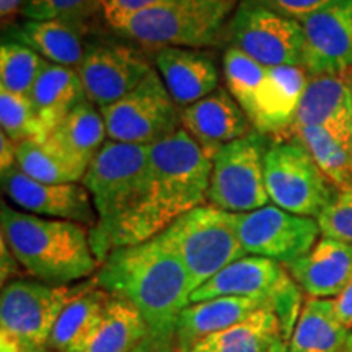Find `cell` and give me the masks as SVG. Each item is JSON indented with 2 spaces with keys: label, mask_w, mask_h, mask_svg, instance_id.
I'll return each mask as SVG.
<instances>
[{
  "label": "cell",
  "mask_w": 352,
  "mask_h": 352,
  "mask_svg": "<svg viewBox=\"0 0 352 352\" xmlns=\"http://www.w3.org/2000/svg\"><path fill=\"white\" fill-rule=\"evenodd\" d=\"M212 158L186 131L151 145L140 196L114 232L109 253L160 235L176 219L208 201Z\"/></svg>",
  "instance_id": "6da1fadb"
},
{
  "label": "cell",
  "mask_w": 352,
  "mask_h": 352,
  "mask_svg": "<svg viewBox=\"0 0 352 352\" xmlns=\"http://www.w3.org/2000/svg\"><path fill=\"white\" fill-rule=\"evenodd\" d=\"M94 277L98 287L138 308L157 344L176 351V321L192 289L182 259L164 241L153 236L113 250Z\"/></svg>",
  "instance_id": "7a4b0ae2"
},
{
  "label": "cell",
  "mask_w": 352,
  "mask_h": 352,
  "mask_svg": "<svg viewBox=\"0 0 352 352\" xmlns=\"http://www.w3.org/2000/svg\"><path fill=\"white\" fill-rule=\"evenodd\" d=\"M2 240L23 270L50 285H69L96 274L100 261L90 228L59 219L20 212L2 202Z\"/></svg>",
  "instance_id": "3957f363"
},
{
  "label": "cell",
  "mask_w": 352,
  "mask_h": 352,
  "mask_svg": "<svg viewBox=\"0 0 352 352\" xmlns=\"http://www.w3.org/2000/svg\"><path fill=\"white\" fill-rule=\"evenodd\" d=\"M151 145L108 140L88 166L82 184L90 192L98 222L90 240L100 264L109 254V241L142 191Z\"/></svg>",
  "instance_id": "277c9868"
},
{
  "label": "cell",
  "mask_w": 352,
  "mask_h": 352,
  "mask_svg": "<svg viewBox=\"0 0 352 352\" xmlns=\"http://www.w3.org/2000/svg\"><path fill=\"white\" fill-rule=\"evenodd\" d=\"M236 0H173L114 21L121 36L148 47L214 46L228 30Z\"/></svg>",
  "instance_id": "5b68a950"
},
{
  "label": "cell",
  "mask_w": 352,
  "mask_h": 352,
  "mask_svg": "<svg viewBox=\"0 0 352 352\" xmlns=\"http://www.w3.org/2000/svg\"><path fill=\"white\" fill-rule=\"evenodd\" d=\"M186 267L192 292L228 264L248 256L236 235L235 215L214 206H199L157 235Z\"/></svg>",
  "instance_id": "8992f818"
},
{
  "label": "cell",
  "mask_w": 352,
  "mask_h": 352,
  "mask_svg": "<svg viewBox=\"0 0 352 352\" xmlns=\"http://www.w3.org/2000/svg\"><path fill=\"white\" fill-rule=\"evenodd\" d=\"M219 297L256 298L279 316L285 341L290 340L300 315V287L284 264L270 258L243 256L228 264L191 294V303Z\"/></svg>",
  "instance_id": "52a82bcc"
},
{
  "label": "cell",
  "mask_w": 352,
  "mask_h": 352,
  "mask_svg": "<svg viewBox=\"0 0 352 352\" xmlns=\"http://www.w3.org/2000/svg\"><path fill=\"white\" fill-rule=\"evenodd\" d=\"M264 184L271 202L277 208L314 219L323 212L338 192L297 138L267 145L264 153Z\"/></svg>",
  "instance_id": "ba28073f"
},
{
  "label": "cell",
  "mask_w": 352,
  "mask_h": 352,
  "mask_svg": "<svg viewBox=\"0 0 352 352\" xmlns=\"http://www.w3.org/2000/svg\"><path fill=\"white\" fill-rule=\"evenodd\" d=\"M267 135L252 131L227 144L212 158L208 202L232 214L252 212L271 202L264 184Z\"/></svg>",
  "instance_id": "9c48e42d"
},
{
  "label": "cell",
  "mask_w": 352,
  "mask_h": 352,
  "mask_svg": "<svg viewBox=\"0 0 352 352\" xmlns=\"http://www.w3.org/2000/svg\"><path fill=\"white\" fill-rule=\"evenodd\" d=\"M87 280L76 285H50L41 280L15 279L2 287L0 333L16 340L21 347L46 346L60 314Z\"/></svg>",
  "instance_id": "30bf717a"
},
{
  "label": "cell",
  "mask_w": 352,
  "mask_h": 352,
  "mask_svg": "<svg viewBox=\"0 0 352 352\" xmlns=\"http://www.w3.org/2000/svg\"><path fill=\"white\" fill-rule=\"evenodd\" d=\"M100 109L114 142L153 145L182 129V113L155 70L124 98Z\"/></svg>",
  "instance_id": "8fae6325"
},
{
  "label": "cell",
  "mask_w": 352,
  "mask_h": 352,
  "mask_svg": "<svg viewBox=\"0 0 352 352\" xmlns=\"http://www.w3.org/2000/svg\"><path fill=\"white\" fill-rule=\"evenodd\" d=\"M232 46L266 67H303L305 36L300 21L241 0L228 23Z\"/></svg>",
  "instance_id": "7c38bea8"
},
{
  "label": "cell",
  "mask_w": 352,
  "mask_h": 352,
  "mask_svg": "<svg viewBox=\"0 0 352 352\" xmlns=\"http://www.w3.org/2000/svg\"><path fill=\"white\" fill-rule=\"evenodd\" d=\"M235 215L236 235L246 254L287 264L307 254L320 236L318 220L303 217L277 206H264Z\"/></svg>",
  "instance_id": "4fadbf2b"
},
{
  "label": "cell",
  "mask_w": 352,
  "mask_h": 352,
  "mask_svg": "<svg viewBox=\"0 0 352 352\" xmlns=\"http://www.w3.org/2000/svg\"><path fill=\"white\" fill-rule=\"evenodd\" d=\"M77 70L87 98L104 108L131 94L153 69L135 47L120 43H90Z\"/></svg>",
  "instance_id": "5bb4252c"
},
{
  "label": "cell",
  "mask_w": 352,
  "mask_h": 352,
  "mask_svg": "<svg viewBox=\"0 0 352 352\" xmlns=\"http://www.w3.org/2000/svg\"><path fill=\"white\" fill-rule=\"evenodd\" d=\"M303 69L311 76H341L352 69V0H334L300 20Z\"/></svg>",
  "instance_id": "9a60e30c"
},
{
  "label": "cell",
  "mask_w": 352,
  "mask_h": 352,
  "mask_svg": "<svg viewBox=\"0 0 352 352\" xmlns=\"http://www.w3.org/2000/svg\"><path fill=\"white\" fill-rule=\"evenodd\" d=\"M2 189L13 204L28 214L69 220L90 230L98 222L90 192L80 183H41L26 176L15 165L2 173Z\"/></svg>",
  "instance_id": "2e32d148"
},
{
  "label": "cell",
  "mask_w": 352,
  "mask_h": 352,
  "mask_svg": "<svg viewBox=\"0 0 352 352\" xmlns=\"http://www.w3.org/2000/svg\"><path fill=\"white\" fill-rule=\"evenodd\" d=\"M308 85L305 69L297 65L270 67L248 118L254 131L290 139L294 122Z\"/></svg>",
  "instance_id": "e0dca14e"
},
{
  "label": "cell",
  "mask_w": 352,
  "mask_h": 352,
  "mask_svg": "<svg viewBox=\"0 0 352 352\" xmlns=\"http://www.w3.org/2000/svg\"><path fill=\"white\" fill-rule=\"evenodd\" d=\"M182 126L210 158L227 144L252 132L250 118L223 88L183 108Z\"/></svg>",
  "instance_id": "ac0fdd59"
},
{
  "label": "cell",
  "mask_w": 352,
  "mask_h": 352,
  "mask_svg": "<svg viewBox=\"0 0 352 352\" xmlns=\"http://www.w3.org/2000/svg\"><path fill=\"white\" fill-rule=\"evenodd\" d=\"M284 267L310 298H336L352 280V245L323 236Z\"/></svg>",
  "instance_id": "d6986e66"
},
{
  "label": "cell",
  "mask_w": 352,
  "mask_h": 352,
  "mask_svg": "<svg viewBox=\"0 0 352 352\" xmlns=\"http://www.w3.org/2000/svg\"><path fill=\"white\" fill-rule=\"evenodd\" d=\"M155 65L176 107L188 108L219 88L214 57L191 47L158 50Z\"/></svg>",
  "instance_id": "ffe728a7"
},
{
  "label": "cell",
  "mask_w": 352,
  "mask_h": 352,
  "mask_svg": "<svg viewBox=\"0 0 352 352\" xmlns=\"http://www.w3.org/2000/svg\"><path fill=\"white\" fill-rule=\"evenodd\" d=\"M263 308L272 310L267 303L248 297H219L189 303L176 321V352H189L210 334L245 321Z\"/></svg>",
  "instance_id": "44dd1931"
},
{
  "label": "cell",
  "mask_w": 352,
  "mask_h": 352,
  "mask_svg": "<svg viewBox=\"0 0 352 352\" xmlns=\"http://www.w3.org/2000/svg\"><path fill=\"white\" fill-rule=\"evenodd\" d=\"M107 126L101 109L87 98L39 140L46 142L72 164L88 170L94 158L107 144Z\"/></svg>",
  "instance_id": "7402d4cb"
},
{
  "label": "cell",
  "mask_w": 352,
  "mask_h": 352,
  "mask_svg": "<svg viewBox=\"0 0 352 352\" xmlns=\"http://www.w3.org/2000/svg\"><path fill=\"white\" fill-rule=\"evenodd\" d=\"M302 127L352 129V90L346 76H314L308 80L290 139Z\"/></svg>",
  "instance_id": "603a6c76"
},
{
  "label": "cell",
  "mask_w": 352,
  "mask_h": 352,
  "mask_svg": "<svg viewBox=\"0 0 352 352\" xmlns=\"http://www.w3.org/2000/svg\"><path fill=\"white\" fill-rule=\"evenodd\" d=\"M87 100L77 69L47 63L34 83L30 101L38 124V138L47 134L74 108Z\"/></svg>",
  "instance_id": "cb8c5ba5"
},
{
  "label": "cell",
  "mask_w": 352,
  "mask_h": 352,
  "mask_svg": "<svg viewBox=\"0 0 352 352\" xmlns=\"http://www.w3.org/2000/svg\"><path fill=\"white\" fill-rule=\"evenodd\" d=\"M109 298L111 294L98 287L95 277L88 279L85 289L60 314L46 347L57 352L85 351Z\"/></svg>",
  "instance_id": "d4e9b609"
},
{
  "label": "cell",
  "mask_w": 352,
  "mask_h": 352,
  "mask_svg": "<svg viewBox=\"0 0 352 352\" xmlns=\"http://www.w3.org/2000/svg\"><path fill=\"white\" fill-rule=\"evenodd\" d=\"M352 331L338 320L328 298H308L287 341V352H344Z\"/></svg>",
  "instance_id": "484cf974"
},
{
  "label": "cell",
  "mask_w": 352,
  "mask_h": 352,
  "mask_svg": "<svg viewBox=\"0 0 352 352\" xmlns=\"http://www.w3.org/2000/svg\"><path fill=\"white\" fill-rule=\"evenodd\" d=\"M151 340V328L138 308L111 296L83 352H135Z\"/></svg>",
  "instance_id": "4316f807"
},
{
  "label": "cell",
  "mask_w": 352,
  "mask_h": 352,
  "mask_svg": "<svg viewBox=\"0 0 352 352\" xmlns=\"http://www.w3.org/2000/svg\"><path fill=\"white\" fill-rule=\"evenodd\" d=\"M85 26L59 20H26L16 30V38L36 51L50 64L78 69L87 52Z\"/></svg>",
  "instance_id": "83f0119b"
},
{
  "label": "cell",
  "mask_w": 352,
  "mask_h": 352,
  "mask_svg": "<svg viewBox=\"0 0 352 352\" xmlns=\"http://www.w3.org/2000/svg\"><path fill=\"white\" fill-rule=\"evenodd\" d=\"M279 341H285L279 316L263 308L245 321L210 334L189 352H270Z\"/></svg>",
  "instance_id": "f1b7e54d"
},
{
  "label": "cell",
  "mask_w": 352,
  "mask_h": 352,
  "mask_svg": "<svg viewBox=\"0 0 352 352\" xmlns=\"http://www.w3.org/2000/svg\"><path fill=\"white\" fill-rule=\"evenodd\" d=\"M316 165L333 186L341 191L352 184V129L302 127L296 132Z\"/></svg>",
  "instance_id": "f546056e"
},
{
  "label": "cell",
  "mask_w": 352,
  "mask_h": 352,
  "mask_svg": "<svg viewBox=\"0 0 352 352\" xmlns=\"http://www.w3.org/2000/svg\"><path fill=\"white\" fill-rule=\"evenodd\" d=\"M16 166L30 178L47 184L80 183L87 173L39 139L16 144Z\"/></svg>",
  "instance_id": "4dcf8cb0"
},
{
  "label": "cell",
  "mask_w": 352,
  "mask_h": 352,
  "mask_svg": "<svg viewBox=\"0 0 352 352\" xmlns=\"http://www.w3.org/2000/svg\"><path fill=\"white\" fill-rule=\"evenodd\" d=\"M47 60L23 43L7 41L0 46V88L28 96Z\"/></svg>",
  "instance_id": "1f68e13d"
},
{
  "label": "cell",
  "mask_w": 352,
  "mask_h": 352,
  "mask_svg": "<svg viewBox=\"0 0 352 352\" xmlns=\"http://www.w3.org/2000/svg\"><path fill=\"white\" fill-rule=\"evenodd\" d=\"M222 64L227 91L236 100V103L243 108L248 116L270 67L259 64L258 60L252 59L233 46L226 51Z\"/></svg>",
  "instance_id": "d6a6232c"
},
{
  "label": "cell",
  "mask_w": 352,
  "mask_h": 352,
  "mask_svg": "<svg viewBox=\"0 0 352 352\" xmlns=\"http://www.w3.org/2000/svg\"><path fill=\"white\" fill-rule=\"evenodd\" d=\"M96 12H101L100 0H26L21 15L26 20H59L85 26Z\"/></svg>",
  "instance_id": "836d02e7"
},
{
  "label": "cell",
  "mask_w": 352,
  "mask_h": 352,
  "mask_svg": "<svg viewBox=\"0 0 352 352\" xmlns=\"http://www.w3.org/2000/svg\"><path fill=\"white\" fill-rule=\"evenodd\" d=\"M0 124L2 132L13 142L38 138V124L34 118L32 101L0 88Z\"/></svg>",
  "instance_id": "e575fe53"
},
{
  "label": "cell",
  "mask_w": 352,
  "mask_h": 352,
  "mask_svg": "<svg viewBox=\"0 0 352 352\" xmlns=\"http://www.w3.org/2000/svg\"><path fill=\"white\" fill-rule=\"evenodd\" d=\"M316 220L321 235L352 245V184L338 191Z\"/></svg>",
  "instance_id": "d590c367"
},
{
  "label": "cell",
  "mask_w": 352,
  "mask_h": 352,
  "mask_svg": "<svg viewBox=\"0 0 352 352\" xmlns=\"http://www.w3.org/2000/svg\"><path fill=\"white\" fill-rule=\"evenodd\" d=\"M250 2L270 8L287 19L300 21L333 3L334 0H250Z\"/></svg>",
  "instance_id": "8d00e7d4"
},
{
  "label": "cell",
  "mask_w": 352,
  "mask_h": 352,
  "mask_svg": "<svg viewBox=\"0 0 352 352\" xmlns=\"http://www.w3.org/2000/svg\"><path fill=\"white\" fill-rule=\"evenodd\" d=\"M173 2V0H100L101 15L108 25L114 21L126 19V16L138 13L148 8L165 6V3Z\"/></svg>",
  "instance_id": "74e56055"
},
{
  "label": "cell",
  "mask_w": 352,
  "mask_h": 352,
  "mask_svg": "<svg viewBox=\"0 0 352 352\" xmlns=\"http://www.w3.org/2000/svg\"><path fill=\"white\" fill-rule=\"evenodd\" d=\"M333 303L338 320L352 331V280L346 285V289L342 290L340 296L334 298Z\"/></svg>",
  "instance_id": "f35d334b"
},
{
  "label": "cell",
  "mask_w": 352,
  "mask_h": 352,
  "mask_svg": "<svg viewBox=\"0 0 352 352\" xmlns=\"http://www.w3.org/2000/svg\"><path fill=\"white\" fill-rule=\"evenodd\" d=\"M16 165V142L7 134H0V170L7 171Z\"/></svg>",
  "instance_id": "ab89813d"
},
{
  "label": "cell",
  "mask_w": 352,
  "mask_h": 352,
  "mask_svg": "<svg viewBox=\"0 0 352 352\" xmlns=\"http://www.w3.org/2000/svg\"><path fill=\"white\" fill-rule=\"evenodd\" d=\"M21 264L13 256L6 241L2 240V284L10 283V277L19 274V267Z\"/></svg>",
  "instance_id": "60d3db41"
},
{
  "label": "cell",
  "mask_w": 352,
  "mask_h": 352,
  "mask_svg": "<svg viewBox=\"0 0 352 352\" xmlns=\"http://www.w3.org/2000/svg\"><path fill=\"white\" fill-rule=\"evenodd\" d=\"M26 0H0V19L3 25L12 23L20 13H23Z\"/></svg>",
  "instance_id": "b9f144b4"
},
{
  "label": "cell",
  "mask_w": 352,
  "mask_h": 352,
  "mask_svg": "<svg viewBox=\"0 0 352 352\" xmlns=\"http://www.w3.org/2000/svg\"><path fill=\"white\" fill-rule=\"evenodd\" d=\"M135 352H176V351H173V349H166V347L157 344L155 341L151 340V341L147 342V344H144L142 347H140L139 351H135Z\"/></svg>",
  "instance_id": "7bdbcfd3"
},
{
  "label": "cell",
  "mask_w": 352,
  "mask_h": 352,
  "mask_svg": "<svg viewBox=\"0 0 352 352\" xmlns=\"http://www.w3.org/2000/svg\"><path fill=\"white\" fill-rule=\"evenodd\" d=\"M21 352H57V351H52L46 346H38V347H23V351Z\"/></svg>",
  "instance_id": "ee69618b"
},
{
  "label": "cell",
  "mask_w": 352,
  "mask_h": 352,
  "mask_svg": "<svg viewBox=\"0 0 352 352\" xmlns=\"http://www.w3.org/2000/svg\"><path fill=\"white\" fill-rule=\"evenodd\" d=\"M270 352H287V341H279Z\"/></svg>",
  "instance_id": "f6af8a7d"
},
{
  "label": "cell",
  "mask_w": 352,
  "mask_h": 352,
  "mask_svg": "<svg viewBox=\"0 0 352 352\" xmlns=\"http://www.w3.org/2000/svg\"><path fill=\"white\" fill-rule=\"evenodd\" d=\"M347 74V82H349V85H351V90H352V69L349 70V72H346Z\"/></svg>",
  "instance_id": "bcb514c9"
},
{
  "label": "cell",
  "mask_w": 352,
  "mask_h": 352,
  "mask_svg": "<svg viewBox=\"0 0 352 352\" xmlns=\"http://www.w3.org/2000/svg\"><path fill=\"white\" fill-rule=\"evenodd\" d=\"M344 352H352V336H351V341H349V346L346 347Z\"/></svg>",
  "instance_id": "7dc6e473"
}]
</instances>
